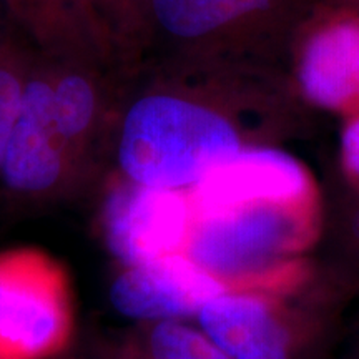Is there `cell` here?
<instances>
[{
  "instance_id": "cell-14",
  "label": "cell",
  "mask_w": 359,
  "mask_h": 359,
  "mask_svg": "<svg viewBox=\"0 0 359 359\" xmlns=\"http://www.w3.org/2000/svg\"><path fill=\"white\" fill-rule=\"evenodd\" d=\"M147 349L150 359H231L198 326L185 320L154 323Z\"/></svg>"
},
{
  "instance_id": "cell-2",
  "label": "cell",
  "mask_w": 359,
  "mask_h": 359,
  "mask_svg": "<svg viewBox=\"0 0 359 359\" xmlns=\"http://www.w3.org/2000/svg\"><path fill=\"white\" fill-rule=\"evenodd\" d=\"M187 193L185 255L228 290H275L318 228L311 178L278 147L243 151Z\"/></svg>"
},
{
  "instance_id": "cell-16",
  "label": "cell",
  "mask_w": 359,
  "mask_h": 359,
  "mask_svg": "<svg viewBox=\"0 0 359 359\" xmlns=\"http://www.w3.org/2000/svg\"><path fill=\"white\" fill-rule=\"evenodd\" d=\"M19 39L20 37L15 32L6 29V27H0V65H2V62L6 60V57L11 53L13 45L17 43V40Z\"/></svg>"
},
{
  "instance_id": "cell-4",
  "label": "cell",
  "mask_w": 359,
  "mask_h": 359,
  "mask_svg": "<svg viewBox=\"0 0 359 359\" xmlns=\"http://www.w3.org/2000/svg\"><path fill=\"white\" fill-rule=\"evenodd\" d=\"M72 331L70 286L60 264L35 250L0 255V359H52Z\"/></svg>"
},
{
  "instance_id": "cell-9",
  "label": "cell",
  "mask_w": 359,
  "mask_h": 359,
  "mask_svg": "<svg viewBox=\"0 0 359 359\" xmlns=\"http://www.w3.org/2000/svg\"><path fill=\"white\" fill-rule=\"evenodd\" d=\"M196 326L231 359H294L298 334L271 291L224 290L196 314Z\"/></svg>"
},
{
  "instance_id": "cell-8",
  "label": "cell",
  "mask_w": 359,
  "mask_h": 359,
  "mask_svg": "<svg viewBox=\"0 0 359 359\" xmlns=\"http://www.w3.org/2000/svg\"><path fill=\"white\" fill-rule=\"evenodd\" d=\"M228 290L185 253L123 266L110 285L109 298L123 318L154 325L190 320L210 299Z\"/></svg>"
},
{
  "instance_id": "cell-7",
  "label": "cell",
  "mask_w": 359,
  "mask_h": 359,
  "mask_svg": "<svg viewBox=\"0 0 359 359\" xmlns=\"http://www.w3.org/2000/svg\"><path fill=\"white\" fill-rule=\"evenodd\" d=\"M190 224L187 191L155 190L123 178L102 217L107 248L123 266L185 253Z\"/></svg>"
},
{
  "instance_id": "cell-13",
  "label": "cell",
  "mask_w": 359,
  "mask_h": 359,
  "mask_svg": "<svg viewBox=\"0 0 359 359\" xmlns=\"http://www.w3.org/2000/svg\"><path fill=\"white\" fill-rule=\"evenodd\" d=\"M39 50L27 39H19L0 65V167L19 120L22 102Z\"/></svg>"
},
{
  "instance_id": "cell-1",
  "label": "cell",
  "mask_w": 359,
  "mask_h": 359,
  "mask_svg": "<svg viewBox=\"0 0 359 359\" xmlns=\"http://www.w3.org/2000/svg\"><path fill=\"white\" fill-rule=\"evenodd\" d=\"M308 111L285 70L150 57L122 74L110 148L127 182L188 191L250 148L276 147Z\"/></svg>"
},
{
  "instance_id": "cell-12",
  "label": "cell",
  "mask_w": 359,
  "mask_h": 359,
  "mask_svg": "<svg viewBox=\"0 0 359 359\" xmlns=\"http://www.w3.org/2000/svg\"><path fill=\"white\" fill-rule=\"evenodd\" d=\"M147 0H80L90 24L120 72L142 64L148 52Z\"/></svg>"
},
{
  "instance_id": "cell-5",
  "label": "cell",
  "mask_w": 359,
  "mask_h": 359,
  "mask_svg": "<svg viewBox=\"0 0 359 359\" xmlns=\"http://www.w3.org/2000/svg\"><path fill=\"white\" fill-rule=\"evenodd\" d=\"M87 175L58 130L52 58L39 52L0 167V190L8 200L34 203L75 190Z\"/></svg>"
},
{
  "instance_id": "cell-17",
  "label": "cell",
  "mask_w": 359,
  "mask_h": 359,
  "mask_svg": "<svg viewBox=\"0 0 359 359\" xmlns=\"http://www.w3.org/2000/svg\"><path fill=\"white\" fill-rule=\"evenodd\" d=\"M2 8H4V2L0 0V12H2ZM0 27H2V24H0Z\"/></svg>"
},
{
  "instance_id": "cell-3",
  "label": "cell",
  "mask_w": 359,
  "mask_h": 359,
  "mask_svg": "<svg viewBox=\"0 0 359 359\" xmlns=\"http://www.w3.org/2000/svg\"><path fill=\"white\" fill-rule=\"evenodd\" d=\"M323 0H147L145 58L285 70ZM143 58V60H145Z\"/></svg>"
},
{
  "instance_id": "cell-10",
  "label": "cell",
  "mask_w": 359,
  "mask_h": 359,
  "mask_svg": "<svg viewBox=\"0 0 359 359\" xmlns=\"http://www.w3.org/2000/svg\"><path fill=\"white\" fill-rule=\"evenodd\" d=\"M122 72L52 60L53 109L60 133L87 173L111 145Z\"/></svg>"
},
{
  "instance_id": "cell-15",
  "label": "cell",
  "mask_w": 359,
  "mask_h": 359,
  "mask_svg": "<svg viewBox=\"0 0 359 359\" xmlns=\"http://www.w3.org/2000/svg\"><path fill=\"white\" fill-rule=\"evenodd\" d=\"M339 165L344 178L359 191V111L343 118L339 135Z\"/></svg>"
},
{
  "instance_id": "cell-11",
  "label": "cell",
  "mask_w": 359,
  "mask_h": 359,
  "mask_svg": "<svg viewBox=\"0 0 359 359\" xmlns=\"http://www.w3.org/2000/svg\"><path fill=\"white\" fill-rule=\"evenodd\" d=\"M24 39L52 60L116 70L80 0H2Z\"/></svg>"
},
{
  "instance_id": "cell-6",
  "label": "cell",
  "mask_w": 359,
  "mask_h": 359,
  "mask_svg": "<svg viewBox=\"0 0 359 359\" xmlns=\"http://www.w3.org/2000/svg\"><path fill=\"white\" fill-rule=\"evenodd\" d=\"M290 77L308 110L359 111V8L323 0L299 30Z\"/></svg>"
}]
</instances>
